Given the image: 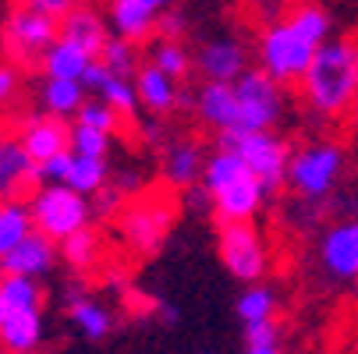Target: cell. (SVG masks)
Segmentation results:
<instances>
[{"instance_id": "6da1fadb", "label": "cell", "mask_w": 358, "mask_h": 354, "mask_svg": "<svg viewBox=\"0 0 358 354\" xmlns=\"http://www.w3.org/2000/svg\"><path fill=\"white\" fill-rule=\"evenodd\" d=\"M298 96L316 121H348L358 99V32L330 36L298 82Z\"/></svg>"}, {"instance_id": "7a4b0ae2", "label": "cell", "mask_w": 358, "mask_h": 354, "mask_svg": "<svg viewBox=\"0 0 358 354\" xmlns=\"http://www.w3.org/2000/svg\"><path fill=\"white\" fill-rule=\"evenodd\" d=\"M178 216H181V198L167 184L138 188L114 213V230H117V241L124 251H131L135 259H149L164 248Z\"/></svg>"}, {"instance_id": "3957f363", "label": "cell", "mask_w": 358, "mask_h": 354, "mask_svg": "<svg viewBox=\"0 0 358 354\" xmlns=\"http://www.w3.org/2000/svg\"><path fill=\"white\" fill-rule=\"evenodd\" d=\"M202 191L210 195L213 202V213L220 223H245L255 220L266 206V188L263 181L255 177L238 153L231 149H213L206 156V167H202L199 177Z\"/></svg>"}, {"instance_id": "277c9868", "label": "cell", "mask_w": 358, "mask_h": 354, "mask_svg": "<svg viewBox=\"0 0 358 354\" xmlns=\"http://www.w3.org/2000/svg\"><path fill=\"white\" fill-rule=\"evenodd\" d=\"M316 50L320 43H313L287 15H277L263 22L259 36H255V68L266 71L277 85H298Z\"/></svg>"}, {"instance_id": "5b68a950", "label": "cell", "mask_w": 358, "mask_h": 354, "mask_svg": "<svg viewBox=\"0 0 358 354\" xmlns=\"http://www.w3.org/2000/svg\"><path fill=\"white\" fill-rule=\"evenodd\" d=\"M348 170V149L337 138H316L291 153L284 188L305 202H327Z\"/></svg>"}, {"instance_id": "8992f818", "label": "cell", "mask_w": 358, "mask_h": 354, "mask_svg": "<svg viewBox=\"0 0 358 354\" xmlns=\"http://www.w3.org/2000/svg\"><path fill=\"white\" fill-rule=\"evenodd\" d=\"M29 216H32V230L46 234L50 241H64L75 230L92 223V198L78 195L68 184H39L29 191Z\"/></svg>"}, {"instance_id": "52a82bcc", "label": "cell", "mask_w": 358, "mask_h": 354, "mask_svg": "<svg viewBox=\"0 0 358 354\" xmlns=\"http://www.w3.org/2000/svg\"><path fill=\"white\" fill-rule=\"evenodd\" d=\"M217 149H231L241 156V163L263 181L266 195L284 188L287 163H291V142L273 128V131H224L217 135Z\"/></svg>"}, {"instance_id": "ba28073f", "label": "cell", "mask_w": 358, "mask_h": 354, "mask_svg": "<svg viewBox=\"0 0 358 354\" xmlns=\"http://www.w3.org/2000/svg\"><path fill=\"white\" fill-rule=\"evenodd\" d=\"M217 256L238 283H259L270 273V241L255 220L217 223Z\"/></svg>"}, {"instance_id": "9c48e42d", "label": "cell", "mask_w": 358, "mask_h": 354, "mask_svg": "<svg viewBox=\"0 0 358 354\" xmlns=\"http://www.w3.org/2000/svg\"><path fill=\"white\" fill-rule=\"evenodd\" d=\"M57 39V18H50L43 11H32L25 4H15L0 25V54L22 71L39 68L46 46Z\"/></svg>"}, {"instance_id": "30bf717a", "label": "cell", "mask_w": 358, "mask_h": 354, "mask_svg": "<svg viewBox=\"0 0 358 354\" xmlns=\"http://www.w3.org/2000/svg\"><path fill=\"white\" fill-rule=\"evenodd\" d=\"M231 85L238 99V131H273L284 121L287 110L284 85H277L266 71L248 68Z\"/></svg>"}, {"instance_id": "8fae6325", "label": "cell", "mask_w": 358, "mask_h": 354, "mask_svg": "<svg viewBox=\"0 0 358 354\" xmlns=\"http://www.w3.org/2000/svg\"><path fill=\"white\" fill-rule=\"evenodd\" d=\"M316 273L327 287H355L358 283V216H344L323 227L316 237Z\"/></svg>"}, {"instance_id": "7c38bea8", "label": "cell", "mask_w": 358, "mask_h": 354, "mask_svg": "<svg viewBox=\"0 0 358 354\" xmlns=\"http://www.w3.org/2000/svg\"><path fill=\"white\" fill-rule=\"evenodd\" d=\"M68 135H71V121L50 117V114H25L15 128V138L29 153L32 163H43L57 153H68Z\"/></svg>"}, {"instance_id": "4fadbf2b", "label": "cell", "mask_w": 358, "mask_h": 354, "mask_svg": "<svg viewBox=\"0 0 358 354\" xmlns=\"http://www.w3.org/2000/svg\"><path fill=\"white\" fill-rule=\"evenodd\" d=\"M195 71L202 75V82H234L241 78V71H248V46L238 36H217L199 46Z\"/></svg>"}, {"instance_id": "5bb4252c", "label": "cell", "mask_w": 358, "mask_h": 354, "mask_svg": "<svg viewBox=\"0 0 358 354\" xmlns=\"http://www.w3.org/2000/svg\"><path fill=\"white\" fill-rule=\"evenodd\" d=\"M64 316L71 319V326L89 340L99 344L114 333V309L107 305L103 297H96L82 287H68L64 290Z\"/></svg>"}, {"instance_id": "9a60e30c", "label": "cell", "mask_w": 358, "mask_h": 354, "mask_svg": "<svg viewBox=\"0 0 358 354\" xmlns=\"http://www.w3.org/2000/svg\"><path fill=\"white\" fill-rule=\"evenodd\" d=\"M61 251H57V241H50L46 234L39 230H29L4 259H0V273H15V276H32V280H43L50 270L57 266Z\"/></svg>"}, {"instance_id": "2e32d148", "label": "cell", "mask_w": 358, "mask_h": 354, "mask_svg": "<svg viewBox=\"0 0 358 354\" xmlns=\"http://www.w3.org/2000/svg\"><path fill=\"white\" fill-rule=\"evenodd\" d=\"M131 82H135L138 107L149 117H167V114H174L181 107V82H174L160 68H152L149 61L138 64V71L131 75Z\"/></svg>"}, {"instance_id": "e0dca14e", "label": "cell", "mask_w": 358, "mask_h": 354, "mask_svg": "<svg viewBox=\"0 0 358 354\" xmlns=\"http://www.w3.org/2000/svg\"><path fill=\"white\" fill-rule=\"evenodd\" d=\"M157 18L160 8L152 0H107V25L128 43H149L157 36Z\"/></svg>"}, {"instance_id": "ac0fdd59", "label": "cell", "mask_w": 358, "mask_h": 354, "mask_svg": "<svg viewBox=\"0 0 358 354\" xmlns=\"http://www.w3.org/2000/svg\"><path fill=\"white\" fill-rule=\"evenodd\" d=\"M57 36L71 46H78L82 54H89L96 61V54L103 50L107 36H110V25H107V15H99L92 4H82L71 8L64 18H57Z\"/></svg>"}, {"instance_id": "d6986e66", "label": "cell", "mask_w": 358, "mask_h": 354, "mask_svg": "<svg viewBox=\"0 0 358 354\" xmlns=\"http://www.w3.org/2000/svg\"><path fill=\"white\" fill-rule=\"evenodd\" d=\"M192 107H195V117L210 131H217V135L238 131V99H234L231 82H202Z\"/></svg>"}, {"instance_id": "ffe728a7", "label": "cell", "mask_w": 358, "mask_h": 354, "mask_svg": "<svg viewBox=\"0 0 358 354\" xmlns=\"http://www.w3.org/2000/svg\"><path fill=\"white\" fill-rule=\"evenodd\" d=\"M82 85H85V92H96V96L103 99L114 114H121V117H138V114H142L138 96H135V82H131L128 75L107 71L99 61H92V64L85 68Z\"/></svg>"}, {"instance_id": "44dd1931", "label": "cell", "mask_w": 358, "mask_h": 354, "mask_svg": "<svg viewBox=\"0 0 358 354\" xmlns=\"http://www.w3.org/2000/svg\"><path fill=\"white\" fill-rule=\"evenodd\" d=\"M206 156H210V153H206V149H202V142H195V138H178V142H171V145L164 149V160H160L164 184H167V188H178V191L199 184L202 167H206Z\"/></svg>"}, {"instance_id": "7402d4cb", "label": "cell", "mask_w": 358, "mask_h": 354, "mask_svg": "<svg viewBox=\"0 0 358 354\" xmlns=\"http://www.w3.org/2000/svg\"><path fill=\"white\" fill-rule=\"evenodd\" d=\"M46 344L43 312H15L8 309L0 319V351L4 354H36Z\"/></svg>"}, {"instance_id": "603a6c76", "label": "cell", "mask_w": 358, "mask_h": 354, "mask_svg": "<svg viewBox=\"0 0 358 354\" xmlns=\"http://www.w3.org/2000/svg\"><path fill=\"white\" fill-rule=\"evenodd\" d=\"M32 188H39V170L18 138H8L0 145V198H29Z\"/></svg>"}, {"instance_id": "cb8c5ba5", "label": "cell", "mask_w": 358, "mask_h": 354, "mask_svg": "<svg viewBox=\"0 0 358 354\" xmlns=\"http://www.w3.org/2000/svg\"><path fill=\"white\" fill-rule=\"evenodd\" d=\"M57 251H61V259L75 270V273H92L99 263H103V251H107V237H103V230L99 227H82V230H75L71 237H64L61 244H57Z\"/></svg>"}, {"instance_id": "d4e9b609", "label": "cell", "mask_w": 358, "mask_h": 354, "mask_svg": "<svg viewBox=\"0 0 358 354\" xmlns=\"http://www.w3.org/2000/svg\"><path fill=\"white\" fill-rule=\"evenodd\" d=\"M85 85L82 82H64V78H43L36 99H39V110L50 117H61V121H75L78 107L85 103Z\"/></svg>"}, {"instance_id": "484cf974", "label": "cell", "mask_w": 358, "mask_h": 354, "mask_svg": "<svg viewBox=\"0 0 358 354\" xmlns=\"http://www.w3.org/2000/svg\"><path fill=\"white\" fill-rule=\"evenodd\" d=\"M145 61L152 68H160L164 75H171L174 82H185L195 71V54L185 46V39H160V36H152L145 43Z\"/></svg>"}, {"instance_id": "4316f807", "label": "cell", "mask_w": 358, "mask_h": 354, "mask_svg": "<svg viewBox=\"0 0 358 354\" xmlns=\"http://www.w3.org/2000/svg\"><path fill=\"white\" fill-rule=\"evenodd\" d=\"M92 64V57L89 54H82L78 46H71V43H64L61 36L46 46V54H43V61H39V71H43V78H64V82H82V75H85V68Z\"/></svg>"}, {"instance_id": "83f0119b", "label": "cell", "mask_w": 358, "mask_h": 354, "mask_svg": "<svg viewBox=\"0 0 358 354\" xmlns=\"http://www.w3.org/2000/svg\"><path fill=\"white\" fill-rule=\"evenodd\" d=\"M110 177H114V170H110V160H107V156H78V153H71L64 184L75 188L78 195L92 198L99 188L110 184Z\"/></svg>"}, {"instance_id": "f1b7e54d", "label": "cell", "mask_w": 358, "mask_h": 354, "mask_svg": "<svg viewBox=\"0 0 358 354\" xmlns=\"http://www.w3.org/2000/svg\"><path fill=\"white\" fill-rule=\"evenodd\" d=\"M277 309H280V297H277V290H273L270 283H263V280H259V283H248V287L238 294V301H234V312H238L241 326L277 319Z\"/></svg>"}, {"instance_id": "f546056e", "label": "cell", "mask_w": 358, "mask_h": 354, "mask_svg": "<svg viewBox=\"0 0 358 354\" xmlns=\"http://www.w3.org/2000/svg\"><path fill=\"white\" fill-rule=\"evenodd\" d=\"M0 297L4 309L15 312H43V283L32 276H15V273H0Z\"/></svg>"}, {"instance_id": "4dcf8cb0", "label": "cell", "mask_w": 358, "mask_h": 354, "mask_svg": "<svg viewBox=\"0 0 358 354\" xmlns=\"http://www.w3.org/2000/svg\"><path fill=\"white\" fill-rule=\"evenodd\" d=\"M32 230V216L22 198H0V259Z\"/></svg>"}, {"instance_id": "1f68e13d", "label": "cell", "mask_w": 358, "mask_h": 354, "mask_svg": "<svg viewBox=\"0 0 358 354\" xmlns=\"http://www.w3.org/2000/svg\"><path fill=\"white\" fill-rule=\"evenodd\" d=\"M96 61L103 64L107 71H114V75H135L138 71V64H142V50H138V43H128V39H121V36H107V43H103V50L96 54Z\"/></svg>"}, {"instance_id": "d6a6232c", "label": "cell", "mask_w": 358, "mask_h": 354, "mask_svg": "<svg viewBox=\"0 0 358 354\" xmlns=\"http://www.w3.org/2000/svg\"><path fill=\"white\" fill-rule=\"evenodd\" d=\"M110 145H114V135L107 131H96V128H85V124H71V135H68V149L78 156H110Z\"/></svg>"}, {"instance_id": "836d02e7", "label": "cell", "mask_w": 358, "mask_h": 354, "mask_svg": "<svg viewBox=\"0 0 358 354\" xmlns=\"http://www.w3.org/2000/svg\"><path fill=\"white\" fill-rule=\"evenodd\" d=\"M75 121L85 124V128H96V131H107V135H117V128H121V114H114L99 96H85V103L78 107Z\"/></svg>"}, {"instance_id": "e575fe53", "label": "cell", "mask_w": 358, "mask_h": 354, "mask_svg": "<svg viewBox=\"0 0 358 354\" xmlns=\"http://www.w3.org/2000/svg\"><path fill=\"white\" fill-rule=\"evenodd\" d=\"M25 96V71L11 64L8 57H0V114H8L22 103Z\"/></svg>"}, {"instance_id": "d590c367", "label": "cell", "mask_w": 358, "mask_h": 354, "mask_svg": "<svg viewBox=\"0 0 358 354\" xmlns=\"http://www.w3.org/2000/svg\"><path fill=\"white\" fill-rule=\"evenodd\" d=\"M157 36L160 39H185L188 36V15L174 4V8H164L160 18H157Z\"/></svg>"}, {"instance_id": "8d00e7d4", "label": "cell", "mask_w": 358, "mask_h": 354, "mask_svg": "<svg viewBox=\"0 0 358 354\" xmlns=\"http://www.w3.org/2000/svg\"><path fill=\"white\" fill-rule=\"evenodd\" d=\"M284 330L277 319H266V323H248L245 326V347H266V344H280Z\"/></svg>"}, {"instance_id": "74e56055", "label": "cell", "mask_w": 358, "mask_h": 354, "mask_svg": "<svg viewBox=\"0 0 358 354\" xmlns=\"http://www.w3.org/2000/svg\"><path fill=\"white\" fill-rule=\"evenodd\" d=\"M18 4H25V8H32V11H43V15H50V18H64L71 8L82 4V0H18Z\"/></svg>"}, {"instance_id": "f35d334b", "label": "cell", "mask_w": 358, "mask_h": 354, "mask_svg": "<svg viewBox=\"0 0 358 354\" xmlns=\"http://www.w3.org/2000/svg\"><path fill=\"white\" fill-rule=\"evenodd\" d=\"M241 354H284L280 344H266V347H245Z\"/></svg>"}, {"instance_id": "ab89813d", "label": "cell", "mask_w": 358, "mask_h": 354, "mask_svg": "<svg viewBox=\"0 0 358 354\" xmlns=\"http://www.w3.org/2000/svg\"><path fill=\"white\" fill-rule=\"evenodd\" d=\"M348 128H351V135H355V142H358V99H355V107H351V114H348Z\"/></svg>"}, {"instance_id": "60d3db41", "label": "cell", "mask_w": 358, "mask_h": 354, "mask_svg": "<svg viewBox=\"0 0 358 354\" xmlns=\"http://www.w3.org/2000/svg\"><path fill=\"white\" fill-rule=\"evenodd\" d=\"M152 4H157V8L164 11V8H174V4H178V0H152Z\"/></svg>"}, {"instance_id": "b9f144b4", "label": "cell", "mask_w": 358, "mask_h": 354, "mask_svg": "<svg viewBox=\"0 0 358 354\" xmlns=\"http://www.w3.org/2000/svg\"><path fill=\"white\" fill-rule=\"evenodd\" d=\"M8 138H11V135H8V124H4V121H0V145H4Z\"/></svg>"}, {"instance_id": "7bdbcfd3", "label": "cell", "mask_w": 358, "mask_h": 354, "mask_svg": "<svg viewBox=\"0 0 358 354\" xmlns=\"http://www.w3.org/2000/svg\"><path fill=\"white\" fill-rule=\"evenodd\" d=\"M4 312H8V309H4V297H0V319H4Z\"/></svg>"}, {"instance_id": "ee69618b", "label": "cell", "mask_w": 358, "mask_h": 354, "mask_svg": "<svg viewBox=\"0 0 358 354\" xmlns=\"http://www.w3.org/2000/svg\"><path fill=\"white\" fill-rule=\"evenodd\" d=\"M0 354H4V351H0Z\"/></svg>"}]
</instances>
